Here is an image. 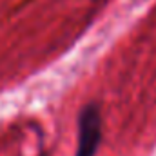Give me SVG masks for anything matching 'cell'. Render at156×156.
I'll return each instance as SVG.
<instances>
[{
  "instance_id": "6da1fadb",
  "label": "cell",
  "mask_w": 156,
  "mask_h": 156,
  "mask_svg": "<svg viewBox=\"0 0 156 156\" xmlns=\"http://www.w3.org/2000/svg\"><path fill=\"white\" fill-rule=\"evenodd\" d=\"M102 144V113L96 104H85L78 115V145L75 156H96Z\"/></svg>"
}]
</instances>
